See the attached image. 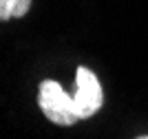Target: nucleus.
<instances>
[{
    "label": "nucleus",
    "instance_id": "1",
    "mask_svg": "<svg viewBox=\"0 0 148 139\" xmlns=\"http://www.w3.org/2000/svg\"><path fill=\"white\" fill-rule=\"evenodd\" d=\"M38 106L47 119H51L58 126H71L80 119L75 110V99L69 95L56 79H44L38 91Z\"/></svg>",
    "mask_w": 148,
    "mask_h": 139
},
{
    "label": "nucleus",
    "instance_id": "2",
    "mask_svg": "<svg viewBox=\"0 0 148 139\" xmlns=\"http://www.w3.org/2000/svg\"><path fill=\"white\" fill-rule=\"evenodd\" d=\"M73 99H75V110H77V117H80V119L93 117L102 108L104 93H102L99 79L95 77V73L88 71L86 66H77V71H75Z\"/></svg>",
    "mask_w": 148,
    "mask_h": 139
},
{
    "label": "nucleus",
    "instance_id": "3",
    "mask_svg": "<svg viewBox=\"0 0 148 139\" xmlns=\"http://www.w3.org/2000/svg\"><path fill=\"white\" fill-rule=\"evenodd\" d=\"M31 9V0H0V22L25 18Z\"/></svg>",
    "mask_w": 148,
    "mask_h": 139
},
{
    "label": "nucleus",
    "instance_id": "4",
    "mask_svg": "<svg viewBox=\"0 0 148 139\" xmlns=\"http://www.w3.org/2000/svg\"><path fill=\"white\" fill-rule=\"evenodd\" d=\"M139 139H148V135H146V137H139Z\"/></svg>",
    "mask_w": 148,
    "mask_h": 139
}]
</instances>
